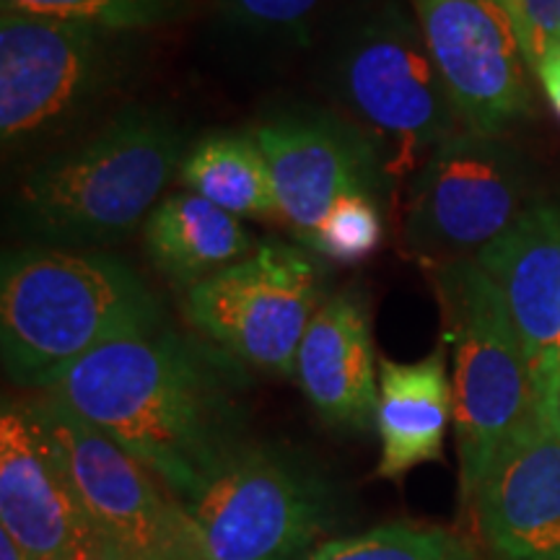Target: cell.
I'll return each instance as SVG.
<instances>
[{"label":"cell","mask_w":560,"mask_h":560,"mask_svg":"<svg viewBox=\"0 0 560 560\" xmlns=\"http://www.w3.org/2000/svg\"><path fill=\"white\" fill-rule=\"evenodd\" d=\"M470 509L493 560H560V392L537 397Z\"/></svg>","instance_id":"13"},{"label":"cell","mask_w":560,"mask_h":560,"mask_svg":"<svg viewBox=\"0 0 560 560\" xmlns=\"http://www.w3.org/2000/svg\"><path fill=\"white\" fill-rule=\"evenodd\" d=\"M143 236L151 262L187 289L255 252L249 231L236 215L187 190L159 200L145 219Z\"/></svg>","instance_id":"18"},{"label":"cell","mask_w":560,"mask_h":560,"mask_svg":"<svg viewBox=\"0 0 560 560\" xmlns=\"http://www.w3.org/2000/svg\"><path fill=\"white\" fill-rule=\"evenodd\" d=\"M270 170L278 219L304 240L350 192L374 195L384 182L369 138L332 115H280L252 130Z\"/></svg>","instance_id":"14"},{"label":"cell","mask_w":560,"mask_h":560,"mask_svg":"<svg viewBox=\"0 0 560 560\" xmlns=\"http://www.w3.org/2000/svg\"><path fill=\"white\" fill-rule=\"evenodd\" d=\"M182 132L149 109H128L21 182L16 221L55 244L107 242L130 234L185 159Z\"/></svg>","instance_id":"3"},{"label":"cell","mask_w":560,"mask_h":560,"mask_svg":"<svg viewBox=\"0 0 560 560\" xmlns=\"http://www.w3.org/2000/svg\"><path fill=\"white\" fill-rule=\"evenodd\" d=\"M112 34L75 21L3 13L0 19V136L21 145L81 112L115 66Z\"/></svg>","instance_id":"10"},{"label":"cell","mask_w":560,"mask_h":560,"mask_svg":"<svg viewBox=\"0 0 560 560\" xmlns=\"http://www.w3.org/2000/svg\"><path fill=\"white\" fill-rule=\"evenodd\" d=\"M0 532L32 560H115L30 402L0 412Z\"/></svg>","instance_id":"12"},{"label":"cell","mask_w":560,"mask_h":560,"mask_svg":"<svg viewBox=\"0 0 560 560\" xmlns=\"http://www.w3.org/2000/svg\"><path fill=\"white\" fill-rule=\"evenodd\" d=\"M240 366L221 348L159 327L96 348L45 392L187 503L247 446Z\"/></svg>","instance_id":"1"},{"label":"cell","mask_w":560,"mask_h":560,"mask_svg":"<svg viewBox=\"0 0 560 560\" xmlns=\"http://www.w3.org/2000/svg\"><path fill=\"white\" fill-rule=\"evenodd\" d=\"M532 70L560 39V0H506Z\"/></svg>","instance_id":"24"},{"label":"cell","mask_w":560,"mask_h":560,"mask_svg":"<svg viewBox=\"0 0 560 560\" xmlns=\"http://www.w3.org/2000/svg\"><path fill=\"white\" fill-rule=\"evenodd\" d=\"M332 83L346 120L380 153L384 182L412 179L441 143L465 130L418 19L384 3L353 21Z\"/></svg>","instance_id":"4"},{"label":"cell","mask_w":560,"mask_h":560,"mask_svg":"<svg viewBox=\"0 0 560 560\" xmlns=\"http://www.w3.org/2000/svg\"><path fill=\"white\" fill-rule=\"evenodd\" d=\"M177 0H3V13L75 21L107 32L149 30L166 21Z\"/></svg>","instance_id":"23"},{"label":"cell","mask_w":560,"mask_h":560,"mask_svg":"<svg viewBox=\"0 0 560 560\" xmlns=\"http://www.w3.org/2000/svg\"><path fill=\"white\" fill-rule=\"evenodd\" d=\"M524 161L503 136L459 130L410 182L405 242L423 257H459L499 240L522 213Z\"/></svg>","instance_id":"9"},{"label":"cell","mask_w":560,"mask_h":560,"mask_svg":"<svg viewBox=\"0 0 560 560\" xmlns=\"http://www.w3.org/2000/svg\"><path fill=\"white\" fill-rule=\"evenodd\" d=\"M30 408L115 560H210L185 503L143 462L47 392Z\"/></svg>","instance_id":"6"},{"label":"cell","mask_w":560,"mask_h":560,"mask_svg":"<svg viewBox=\"0 0 560 560\" xmlns=\"http://www.w3.org/2000/svg\"><path fill=\"white\" fill-rule=\"evenodd\" d=\"M210 560H299L332 527V493L304 462L244 446L185 503Z\"/></svg>","instance_id":"7"},{"label":"cell","mask_w":560,"mask_h":560,"mask_svg":"<svg viewBox=\"0 0 560 560\" xmlns=\"http://www.w3.org/2000/svg\"><path fill=\"white\" fill-rule=\"evenodd\" d=\"M475 262L506 299L535 397L560 392V200L524 208Z\"/></svg>","instance_id":"15"},{"label":"cell","mask_w":560,"mask_h":560,"mask_svg":"<svg viewBox=\"0 0 560 560\" xmlns=\"http://www.w3.org/2000/svg\"><path fill=\"white\" fill-rule=\"evenodd\" d=\"M348 0H219L221 16L257 39L306 45L322 21Z\"/></svg>","instance_id":"22"},{"label":"cell","mask_w":560,"mask_h":560,"mask_svg":"<svg viewBox=\"0 0 560 560\" xmlns=\"http://www.w3.org/2000/svg\"><path fill=\"white\" fill-rule=\"evenodd\" d=\"M436 289L454 348L459 495L470 506L503 444L535 408L527 359L506 299L478 262H444Z\"/></svg>","instance_id":"5"},{"label":"cell","mask_w":560,"mask_h":560,"mask_svg":"<svg viewBox=\"0 0 560 560\" xmlns=\"http://www.w3.org/2000/svg\"><path fill=\"white\" fill-rule=\"evenodd\" d=\"M465 128L503 136L532 112L529 62L506 0H412Z\"/></svg>","instance_id":"11"},{"label":"cell","mask_w":560,"mask_h":560,"mask_svg":"<svg viewBox=\"0 0 560 560\" xmlns=\"http://www.w3.org/2000/svg\"><path fill=\"white\" fill-rule=\"evenodd\" d=\"M545 58L556 60V62H558V66H560V39L556 42V45H552V47H550V52H548V55H545Z\"/></svg>","instance_id":"27"},{"label":"cell","mask_w":560,"mask_h":560,"mask_svg":"<svg viewBox=\"0 0 560 560\" xmlns=\"http://www.w3.org/2000/svg\"><path fill=\"white\" fill-rule=\"evenodd\" d=\"M306 560H475V552L444 527L395 522L322 542Z\"/></svg>","instance_id":"20"},{"label":"cell","mask_w":560,"mask_h":560,"mask_svg":"<svg viewBox=\"0 0 560 560\" xmlns=\"http://www.w3.org/2000/svg\"><path fill=\"white\" fill-rule=\"evenodd\" d=\"M0 560H32L26 552H21L5 532H0Z\"/></svg>","instance_id":"26"},{"label":"cell","mask_w":560,"mask_h":560,"mask_svg":"<svg viewBox=\"0 0 560 560\" xmlns=\"http://www.w3.org/2000/svg\"><path fill=\"white\" fill-rule=\"evenodd\" d=\"M161 327V306L128 265L62 247L16 249L0 272L5 374L37 392L107 342Z\"/></svg>","instance_id":"2"},{"label":"cell","mask_w":560,"mask_h":560,"mask_svg":"<svg viewBox=\"0 0 560 560\" xmlns=\"http://www.w3.org/2000/svg\"><path fill=\"white\" fill-rule=\"evenodd\" d=\"M322 306V270L304 249L262 244L185 293V317L242 366L296 376V353Z\"/></svg>","instance_id":"8"},{"label":"cell","mask_w":560,"mask_h":560,"mask_svg":"<svg viewBox=\"0 0 560 560\" xmlns=\"http://www.w3.org/2000/svg\"><path fill=\"white\" fill-rule=\"evenodd\" d=\"M454 423V387L444 348L425 359L380 361V400L374 429L380 433L376 475L400 480L418 465L444 457V439Z\"/></svg>","instance_id":"17"},{"label":"cell","mask_w":560,"mask_h":560,"mask_svg":"<svg viewBox=\"0 0 560 560\" xmlns=\"http://www.w3.org/2000/svg\"><path fill=\"white\" fill-rule=\"evenodd\" d=\"M179 182L236 219H278L270 170L252 132H215L185 153Z\"/></svg>","instance_id":"19"},{"label":"cell","mask_w":560,"mask_h":560,"mask_svg":"<svg viewBox=\"0 0 560 560\" xmlns=\"http://www.w3.org/2000/svg\"><path fill=\"white\" fill-rule=\"evenodd\" d=\"M384 242V221L374 195L350 192L301 240V247L327 262L359 265Z\"/></svg>","instance_id":"21"},{"label":"cell","mask_w":560,"mask_h":560,"mask_svg":"<svg viewBox=\"0 0 560 560\" xmlns=\"http://www.w3.org/2000/svg\"><path fill=\"white\" fill-rule=\"evenodd\" d=\"M296 382L325 423L374 429L380 363L361 296L338 293L319 306L299 346Z\"/></svg>","instance_id":"16"},{"label":"cell","mask_w":560,"mask_h":560,"mask_svg":"<svg viewBox=\"0 0 560 560\" xmlns=\"http://www.w3.org/2000/svg\"><path fill=\"white\" fill-rule=\"evenodd\" d=\"M535 73L537 79H540V86L545 91V96H548L552 112L560 117V66L556 60L545 58L540 66H537Z\"/></svg>","instance_id":"25"}]
</instances>
